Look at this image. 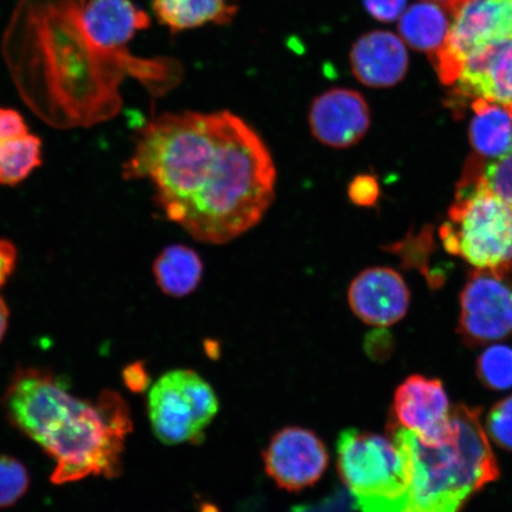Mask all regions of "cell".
<instances>
[{
	"instance_id": "6da1fadb",
	"label": "cell",
	"mask_w": 512,
	"mask_h": 512,
	"mask_svg": "<svg viewBox=\"0 0 512 512\" xmlns=\"http://www.w3.org/2000/svg\"><path fill=\"white\" fill-rule=\"evenodd\" d=\"M123 176L150 181L165 216L210 245H224L258 226L277 187L264 139L229 111L153 118L140 131Z\"/></svg>"
},
{
	"instance_id": "7a4b0ae2",
	"label": "cell",
	"mask_w": 512,
	"mask_h": 512,
	"mask_svg": "<svg viewBox=\"0 0 512 512\" xmlns=\"http://www.w3.org/2000/svg\"><path fill=\"white\" fill-rule=\"evenodd\" d=\"M86 0H21L3 37L6 66L19 94L48 124L89 126L117 115L126 78L153 98L179 85L181 63L145 59L127 48L102 49L82 22Z\"/></svg>"
},
{
	"instance_id": "3957f363",
	"label": "cell",
	"mask_w": 512,
	"mask_h": 512,
	"mask_svg": "<svg viewBox=\"0 0 512 512\" xmlns=\"http://www.w3.org/2000/svg\"><path fill=\"white\" fill-rule=\"evenodd\" d=\"M5 407L14 425L55 460L54 484L120 475L133 424L118 393L105 390L96 402L81 400L55 377L29 370L12 381Z\"/></svg>"
},
{
	"instance_id": "277c9868",
	"label": "cell",
	"mask_w": 512,
	"mask_h": 512,
	"mask_svg": "<svg viewBox=\"0 0 512 512\" xmlns=\"http://www.w3.org/2000/svg\"><path fill=\"white\" fill-rule=\"evenodd\" d=\"M454 434L430 447L390 420L388 434L405 453L409 482L394 499L356 501L362 512H460L470 498L499 478V467L482 424V409L452 408Z\"/></svg>"
},
{
	"instance_id": "5b68a950",
	"label": "cell",
	"mask_w": 512,
	"mask_h": 512,
	"mask_svg": "<svg viewBox=\"0 0 512 512\" xmlns=\"http://www.w3.org/2000/svg\"><path fill=\"white\" fill-rule=\"evenodd\" d=\"M483 171V159L467 163L440 238L448 253L478 270L508 274L512 272V208L490 190Z\"/></svg>"
},
{
	"instance_id": "8992f818",
	"label": "cell",
	"mask_w": 512,
	"mask_h": 512,
	"mask_svg": "<svg viewBox=\"0 0 512 512\" xmlns=\"http://www.w3.org/2000/svg\"><path fill=\"white\" fill-rule=\"evenodd\" d=\"M337 466L356 501L394 499L407 490V459L390 437L345 430L337 441Z\"/></svg>"
},
{
	"instance_id": "52a82bcc",
	"label": "cell",
	"mask_w": 512,
	"mask_h": 512,
	"mask_svg": "<svg viewBox=\"0 0 512 512\" xmlns=\"http://www.w3.org/2000/svg\"><path fill=\"white\" fill-rule=\"evenodd\" d=\"M147 409L152 430L163 444L200 443L219 412V400L200 375L175 370L153 384Z\"/></svg>"
},
{
	"instance_id": "ba28073f",
	"label": "cell",
	"mask_w": 512,
	"mask_h": 512,
	"mask_svg": "<svg viewBox=\"0 0 512 512\" xmlns=\"http://www.w3.org/2000/svg\"><path fill=\"white\" fill-rule=\"evenodd\" d=\"M444 47L431 57L441 82L454 85L479 49L512 38V0H459Z\"/></svg>"
},
{
	"instance_id": "9c48e42d",
	"label": "cell",
	"mask_w": 512,
	"mask_h": 512,
	"mask_svg": "<svg viewBox=\"0 0 512 512\" xmlns=\"http://www.w3.org/2000/svg\"><path fill=\"white\" fill-rule=\"evenodd\" d=\"M458 334L467 347L512 335V280L489 270L473 272L460 294Z\"/></svg>"
},
{
	"instance_id": "30bf717a",
	"label": "cell",
	"mask_w": 512,
	"mask_h": 512,
	"mask_svg": "<svg viewBox=\"0 0 512 512\" xmlns=\"http://www.w3.org/2000/svg\"><path fill=\"white\" fill-rule=\"evenodd\" d=\"M392 421L430 447L450 441L456 428L443 383L421 375L409 376L396 390Z\"/></svg>"
},
{
	"instance_id": "8fae6325",
	"label": "cell",
	"mask_w": 512,
	"mask_h": 512,
	"mask_svg": "<svg viewBox=\"0 0 512 512\" xmlns=\"http://www.w3.org/2000/svg\"><path fill=\"white\" fill-rule=\"evenodd\" d=\"M265 469L279 488L296 492L316 484L329 465V453L317 434L286 427L268 444Z\"/></svg>"
},
{
	"instance_id": "7c38bea8",
	"label": "cell",
	"mask_w": 512,
	"mask_h": 512,
	"mask_svg": "<svg viewBox=\"0 0 512 512\" xmlns=\"http://www.w3.org/2000/svg\"><path fill=\"white\" fill-rule=\"evenodd\" d=\"M309 126L320 144L348 149L361 142L369 131L368 102L354 89L331 88L313 100Z\"/></svg>"
},
{
	"instance_id": "4fadbf2b",
	"label": "cell",
	"mask_w": 512,
	"mask_h": 512,
	"mask_svg": "<svg viewBox=\"0 0 512 512\" xmlns=\"http://www.w3.org/2000/svg\"><path fill=\"white\" fill-rule=\"evenodd\" d=\"M348 302L363 323L387 328L406 316L411 294L398 272L387 267H371L351 281Z\"/></svg>"
},
{
	"instance_id": "5bb4252c",
	"label": "cell",
	"mask_w": 512,
	"mask_h": 512,
	"mask_svg": "<svg viewBox=\"0 0 512 512\" xmlns=\"http://www.w3.org/2000/svg\"><path fill=\"white\" fill-rule=\"evenodd\" d=\"M454 94L462 99L512 102V38L476 51L464 64Z\"/></svg>"
},
{
	"instance_id": "9a60e30c",
	"label": "cell",
	"mask_w": 512,
	"mask_h": 512,
	"mask_svg": "<svg viewBox=\"0 0 512 512\" xmlns=\"http://www.w3.org/2000/svg\"><path fill=\"white\" fill-rule=\"evenodd\" d=\"M352 74L371 88L399 83L407 73L408 53L400 38L388 31H371L358 38L350 53Z\"/></svg>"
},
{
	"instance_id": "2e32d148",
	"label": "cell",
	"mask_w": 512,
	"mask_h": 512,
	"mask_svg": "<svg viewBox=\"0 0 512 512\" xmlns=\"http://www.w3.org/2000/svg\"><path fill=\"white\" fill-rule=\"evenodd\" d=\"M82 22L96 46L117 50L126 48L138 31L149 29L151 18L132 0H88Z\"/></svg>"
},
{
	"instance_id": "e0dca14e",
	"label": "cell",
	"mask_w": 512,
	"mask_h": 512,
	"mask_svg": "<svg viewBox=\"0 0 512 512\" xmlns=\"http://www.w3.org/2000/svg\"><path fill=\"white\" fill-rule=\"evenodd\" d=\"M152 9L160 24L171 32H182L232 23L240 0H152Z\"/></svg>"
},
{
	"instance_id": "ac0fdd59",
	"label": "cell",
	"mask_w": 512,
	"mask_h": 512,
	"mask_svg": "<svg viewBox=\"0 0 512 512\" xmlns=\"http://www.w3.org/2000/svg\"><path fill=\"white\" fill-rule=\"evenodd\" d=\"M470 140L482 159H497L512 150V102L476 99L472 104Z\"/></svg>"
},
{
	"instance_id": "d6986e66",
	"label": "cell",
	"mask_w": 512,
	"mask_h": 512,
	"mask_svg": "<svg viewBox=\"0 0 512 512\" xmlns=\"http://www.w3.org/2000/svg\"><path fill=\"white\" fill-rule=\"evenodd\" d=\"M201 256L185 245H172L163 249L153 262L152 272L160 290L166 296H189L203 278Z\"/></svg>"
},
{
	"instance_id": "ffe728a7",
	"label": "cell",
	"mask_w": 512,
	"mask_h": 512,
	"mask_svg": "<svg viewBox=\"0 0 512 512\" xmlns=\"http://www.w3.org/2000/svg\"><path fill=\"white\" fill-rule=\"evenodd\" d=\"M450 27L443 6L426 2L412 5L401 16L399 24L403 40L430 57L444 47Z\"/></svg>"
},
{
	"instance_id": "44dd1931",
	"label": "cell",
	"mask_w": 512,
	"mask_h": 512,
	"mask_svg": "<svg viewBox=\"0 0 512 512\" xmlns=\"http://www.w3.org/2000/svg\"><path fill=\"white\" fill-rule=\"evenodd\" d=\"M42 164V142L34 134L0 143V185L15 187Z\"/></svg>"
},
{
	"instance_id": "7402d4cb",
	"label": "cell",
	"mask_w": 512,
	"mask_h": 512,
	"mask_svg": "<svg viewBox=\"0 0 512 512\" xmlns=\"http://www.w3.org/2000/svg\"><path fill=\"white\" fill-rule=\"evenodd\" d=\"M476 375L490 390L512 388V348L503 344L491 345L478 357Z\"/></svg>"
},
{
	"instance_id": "603a6c76",
	"label": "cell",
	"mask_w": 512,
	"mask_h": 512,
	"mask_svg": "<svg viewBox=\"0 0 512 512\" xmlns=\"http://www.w3.org/2000/svg\"><path fill=\"white\" fill-rule=\"evenodd\" d=\"M29 473L22 463L11 457L0 456V508H8L28 491Z\"/></svg>"
},
{
	"instance_id": "cb8c5ba5",
	"label": "cell",
	"mask_w": 512,
	"mask_h": 512,
	"mask_svg": "<svg viewBox=\"0 0 512 512\" xmlns=\"http://www.w3.org/2000/svg\"><path fill=\"white\" fill-rule=\"evenodd\" d=\"M485 426L486 434L496 445L512 451V395L492 407Z\"/></svg>"
},
{
	"instance_id": "d4e9b609",
	"label": "cell",
	"mask_w": 512,
	"mask_h": 512,
	"mask_svg": "<svg viewBox=\"0 0 512 512\" xmlns=\"http://www.w3.org/2000/svg\"><path fill=\"white\" fill-rule=\"evenodd\" d=\"M484 181L494 194L512 208V150L486 166Z\"/></svg>"
},
{
	"instance_id": "484cf974",
	"label": "cell",
	"mask_w": 512,
	"mask_h": 512,
	"mask_svg": "<svg viewBox=\"0 0 512 512\" xmlns=\"http://www.w3.org/2000/svg\"><path fill=\"white\" fill-rule=\"evenodd\" d=\"M350 201L360 207L374 206L380 196V185L370 175H360L352 179L348 188Z\"/></svg>"
},
{
	"instance_id": "4316f807",
	"label": "cell",
	"mask_w": 512,
	"mask_h": 512,
	"mask_svg": "<svg viewBox=\"0 0 512 512\" xmlns=\"http://www.w3.org/2000/svg\"><path fill=\"white\" fill-rule=\"evenodd\" d=\"M364 8L380 22H394L402 16L407 0H363Z\"/></svg>"
},
{
	"instance_id": "83f0119b",
	"label": "cell",
	"mask_w": 512,
	"mask_h": 512,
	"mask_svg": "<svg viewBox=\"0 0 512 512\" xmlns=\"http://www.w3.org/2000/svg\"><path fill=\"white\" fill-rule=\"evenodd\" d=\"M28 133L29 127L21 114L10 108H0V143Z\"/></svg>"
},
{
	"instance_id": "f1b7e54d",
	"label": "cell",
	"mask_w": 512,
	"mask_h": 512,
	"mask_svg": "<svg viewBox=\"0 0 512 512\" xmlns=\"http://www.w3.org/2000/svg\"><path fill=\"white\" fill-rule=\"evenodd\" d=\"M17 248L9 240L0 239V288L9 280L17 266Z\"/></svg>"
},
{
	"instance_id": "f546056e",
	"label": "cell",
	"mask_w": 512,
	"mask_h": 512,
	"mask_svg": "<svg viewBox=\"0 0 512 512\" xmlns=\"http://www.w3.org/2000/svg\"><path fill=\"white\" fill-rule=\"evenodd\" d=\"M124 379L127 384V387L134 392H140V390H144L149 384V376H147L146 371L143 367V364L137 363L132 364V366L127 367L124 370Z\"/></svg>"
},
{
	"instance_id": "4dcf8cb0",
	"label": "cell",
	"mask_w": 512,
	"mask_h": 512,
	"mask_svg": "<svg viewBox=\"0 0 512 512\" xmlns=\"http://www.w3.org/2000/svg\"><path fill=\"white\" fill-rule=\"evenodd\" d=\"M10 311L5 300L0 297V341H2L6 330H8Z\"/></svg>"
},
{
	"instance_id": "1f68e13d",
	"label": "cell",
	"mask_w": 512,
	"mask_h": 512,
	"mask_svg": "<svg viewBox=\"0 0 512 512\" xmlns=\"http://www.w3.org/2000/svg\"><path fill=\"white\" fill-rule=\"evenodd\" d=\"M428 2L438 3L440 6H443L444 9L451 10L454 5H456L459 0H428Z\"/></svg>"
}]
</instances>
